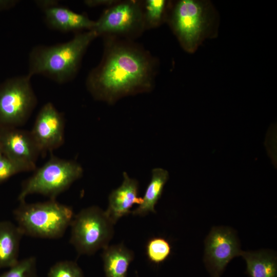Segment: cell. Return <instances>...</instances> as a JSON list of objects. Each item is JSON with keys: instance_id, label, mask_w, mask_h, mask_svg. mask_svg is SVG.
Segmentation results:
<instances>
[{"instance_id": "6da1fadb", "label": "cell", "mask_w": 277, "mask_h": 277, "mask_svg": "<svg viewBox=\"0 0 277 277\" xmlns=\"http://www.w3.org/2000/svg\"><path fill=\"white\" fill-rule=\"evenodd\" d=\"M154 61L146 52L124 43L108 45L99 65L88 76L86 85L96 100L113 104L129 95L149 91Z\"/></svg>"}, {"instance_id": "7a4b0ae2", "label": "cell", "mask_w": 277, "mask_h": 277, "mask_svg": "<svg viewBox=\"0 0 277 277\" xmlns=\"http://www.w3.org/2000/svg\"><path fill=\"white\" fill-rule=\"evenodd\" d=\"M167 19L180 45L193 53L207 38L218 34L219 15L206 0H180L169 2Z\"/></svg>"}, {"instance_id": "3957f363", "label": "cell", "mask_w": 277, "mask_h": 277, "mask_svg": "<svg viewBox=\"0 0 277 277\" xmlns=\"http://www.w3.org/2000/svg\"><path fill=\"white\" fill-rule=\"evenodd\" d=\"M97 36L89 30L76 34L66 43L35 46L29 55L28 75L42 74L60 84L71 80L87 48Z\"/></svg>"}, {"instance_id": "277c9868", "label": "cell", "mask_w": 277, "mask_h": 277, "mask_svg": "<svg viewBox=\"0 0 277 277\" xmlns=\"http://www.w3.org/2000/svg\"><path fill=\"white\" fill-rule=\"evenodd\" d=\"M13 214L24 235L56 239L63 236L74 217L72 209L55 200L44 202H19Z\"/></svg>"}, {"instance_id": "5b68a950", "label": "cell", "mask_w": 277, "mask_h": 277, "mask_svg": "<svg viewBox=\"0 0 277 277\" xmlns=\"http://www.w3.org/2000/svg\"><path fill=\"white\" fill-rule=\"evenodd\" d=\"M77 163L52 156L34 174L25 181L18 196L19 202L25 201L30 194L38 193L55 200L83 174Z\"/></svg>"}, {"instance_id": "8992f818", "label": "cell", "mask_w": 277, "mask_h": 277, "mask_svg": "<svg viewBox=\"0 0 277 277\" xmlns=\"http://www.w3.org/2000/svg\"><path fill=\"white\" fill-rule=\"evenodd\" d=\"M113 225L105 211L98 207L83 209L74 215L70 224V243L78 254H93L108 246Z\"/></svg>"}, {"instance_id": "52a82bcc", "label": "cell", "mask_w": 277, "mask_h": 277, "mask_svg": "<svg viewBox=\"0 0 277 277\" xmlns=\"http://www.w3.org/2000/svg\"><path fill=\"white\" fill-rule=\"evenodd\" d=\"M28 74L0 84V127H17L28 119L37 100Z\"/></svg>"}, {"instance_id": "ba28073f", "label": "cell", "mask_w": 277, "mask_h": 277, "mask_svg": "<svg viewBox=\"0 0 277 277\" xmlns=\"http://www.w3.org/2000/svg\"><path fill=\"white\" fill-rule=\"evenodd\" d=\"M242 250L235 231L227 226H215L205 241L204 262L211 277H220L229 262L241 256Z\"/></svg>"}, {"instance_id": "9c48e42d", "label": "cell", "mask_w": 277, "mask_h": 277, "mask_svg": "<svg viewBox=\"0 0 277 277\" xmlns=\"http://www.w3.org/2000/svg\"><path fill=\"white\" fill-rule=\"evenodd\" d=\"M145 27L143 8L136 1L117 2L108 7L95 22L92 29L97 35L130 34Z\"/></svg>"}, {"instance_id": "30bf717a", "label": "cell", "mask_w": 277, "mask_h": 277, "mask_svg": "<svg viewBox=\"0 0 277 277\" xmlns=\"http://www.w3.org/2000/svg\"><path fill=\"white\" fill-rule=\"evenodd\" d=\"M0 150L24 172L35 169L41 153L30 131L12 127H0Z\"/></svg>"}, {"instance_id": "8fae6325", "label": "cell", "mask_w": 277, "mask_h": 277, "mask_svg": "<svg viewBox=\"0 0 277 277\" xmlns=\"http://www.w3.org/2000/svg\"><path fill=\"white\" fill-rule=\"evenodd\" d=\"M64 118L51 103L38 112L31 134L41 153L60 147L64 141Z\"/></svg>"}, {"instance_id": "7c38bea8", "label": "cell", "mask_w": 277, "mask_h": 277, "mask_svg": "<svg viewBox=\"0 0 277 277\" xmlns=\"http://www.w3.org/2000/svg\"><path fill=\"white\" fill-rule=\"evenodd\" d=\"M43 11L45 20L51 28L62 32L92 30L95 22L85 14L76 13L53 1L37 2Z\"/></svg>"}, {"instance_id": "4fadbf2b", "label": "cell", "mask_w": 277, "mask_h": 277, "mask_svg": "<svg viewBox=\"0 0 277 277\" xmlns=\"http://www.w3.org/2000/svg\"><path fill=\"white\" fill-rule=\"evenodd\" d=\"M138 193L137 181L124 172L123 183L110 194L108 206L105 211L113 224L122 216L130 213V209L134 204L141 203L142 199L138 196Z\"/></svg>"}, {"instance_id": "5bb4252c", "label": "cell", "mask_w": 277, "mask_h": 277, "mask_svg": "<svg viewBox=\"0 0 277 277\" xmlns=\"http://www.w3.org/2000/svg\"><path fill=\"white\" fill-rule=\"evenodd\" d=\"M23 235L17 225L8 221L0 222V268H10L18 261Z\"/></svg>"}, {"instance_id": "9a60e30c", "label": "cell", "mask_w": 277, "mask_h": 277, "mask_svg": "<svg viewBox=\"0 0 277 277\" xmlns=\"http://www.w3.org/2000/svg\"><path fill=\"white\" fill-rule=\"evenodd\" d=\"M246 264L249 277H277V259L270 250L242 251L241 254Z\"/></svg>"}, {"instance_id": "2e32d148", "label": "cell", "mask_w": 277, "mask_h": 277, "mask_svg": "<svg viewBox=\"0 0 277 277\" xmlns=\"http://www.w3.org/2000/svg\"><path fill=\"white\" fill-rule=\"evenodd\" d=\"M102 259L106 277H126L133 252L123 244L108 246L103 249Z\"/></svg>"}, {"instance_id": "e0dca14e", "label": "cell", "mask_w": 277, "mask_h": 277, "mask_svg": "<svg viewBox=\"0 0 277 277\" xmlns=\"http://www.w3.org/2000/svg\"><path fill=\"white\" fill-rule=\"evenodd\" d=\"M169 179L168 171L160 168L152 170L151 180L139 206L132 211L135 215L144 216L149 212L155 213L154 207L161 198L164 186Z\"/></svg>"}, {"instance_id": "ac0fdd59", "label": "cell", "mask_w": 277, "mask_h": 277, "mask_svg": "<svg viewBox=\"0 0 277 277\" xmlns=\"http://www.w3.org/2000/svg\"><path fill=\"white\" fill-rule=\"evenodd\" d=\"M169 2L165 0H147L143 8L145 28L156 27L167 19Z\"/></svg>"}, {"instance_id": "d6986e66", "label": "cell", "mask_w": 277, "mask_h": 277, "mask_svg": "<svg viewBox=\"0 0 277 277\" xmlns=\"http://www.w3.org/2000/svg\"><path fill=\"white\" fill-rule=\"evenodd\" d=\"M171 251V245L164 238H153L147 243L146 254L149 260L154 263L160 264L165 261Z\"/></svg>"}, {"instance_id": "ffe728a7", "label": "cell", "mask_w": 277, "mask_h": 277, "mask_svg": "<svg viewBox=\"0 0 277 277\" xmlns=\"http://www.w3.org/2000/svg\"><path fill=\"white\" fill-rule=\"evenodd\" d=\"M36 260L30 256L20 260L0 277H38L36 273Z\"/></svg>"}, {"instance_id": "44dd1931", "label": "cell", "mask_w": 277, "mask_h": 277, "mask_svg": "<svg viewBox=\"0 0 277 277\" xmlns=\"http://www.w3.org/2000/svg\"><path fill=\"white\" fill-rule=\"evenodd\" d=\"M48 277H84V275L76 263L63 261L56 263L50 268Z\"/></svg>"}, {"instance_id": "7402d4cb", "label": "cell", "mask_w": 277, "mask_h": 277, "mask_svg": "<svg viewBox=\"0 0 277 277\" xmlns=\"http://www.w3.org/2000/svg\"><path fill=\"white\" fill-rule=\"evenodd\" d=\"M24 172L22 168L0 151V183L12 176Z\"/></svg>"}, {"instance_id": "603a6c76", "label": "cell", "mask_w": 277, "mask_h": 277, "mask_svg": "<svg viewBox=\"0 0 277 277\" xmlns=\"http://www.w3.org/2000/svg\"><path fill=\"white\" fill-rule=\"evenodd\" d=\"M114 0H88L84 2L85 4L89 7H95L98 6H108L110 7L117 3Z\"/></svg>"}, {"instance_id": "cb8c5ba5", "label": "cell", "mask_w": 277, "mask_h": 277, "mask_svg": "<svg viewBox=\"0 0 277 277\" xmlns=\"http://www.w3.org/2000/svg\"><path fill=\"white\" fill-rule=\"evenodd\" d=\"M17 1H1L0 9H5L13 7Z\"/></svg>"}, {"instance_id": "d4e9b609", "label": "cell", "mask_w": 277, "mask_h": 277, "mask_svg": "<svg viewBox=\"0 0 277 277\" xmlns=\"http://www.w3.org/2000/svg\"><path fill=\"white\" fill-rule=\"evenodd\" d=\"M137 277H138V276H137Z\"/></svg>"}, {"instance_id": "484cf974", "label": "cell", "mask_w": 277, "mask_h": 277, "mask_svg": "<svg viewBox=\"0 0 277 277\" xmlns=\"http://www.w3.org/2000/svg\"><path fill=\"white\" fill-rule=\"evenodd\" d=\"M0 151H1V150H0Z\"/></svg>"}]
</instances>
